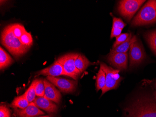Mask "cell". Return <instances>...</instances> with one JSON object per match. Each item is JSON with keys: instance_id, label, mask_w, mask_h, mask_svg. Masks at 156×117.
<instances>
[{"instance_id": "ba28073f", "label": "cell", "mask_w": 156, "mask_h": 117, "mask_svg": "<svg viewBox=\"0 0 156 117\" xmlns=\"http://www.w3.org/2000/svg\"><path fill=\"white\" fill-rule=\"evenodd\" d=\"M47 80L58 87L60 91L65 93L74 92L77 88V82L76 81L51 76H47Z\"/></svg>"}, {"instance_id": "d6986e66", "label": "cell", "mask_w": 156, "mask_h": 117, "mask_svg": "<svg viewBox=\"0 0 156 117\" xmlns=\"http://www.w3.org/2000/svg\"><path fill=\"white\" fill-rule=\"evenodd\" d=\"M106 84V75L105 72L101 68H100L96 75V90L98 92L99 90L103 89Z\"/></svg>"}, {"instance_id": "6da1fadb", "label": "cell", "mask_w": 156, "mask_h": 117, "mask_svg": "<svg viewBox=\"0 0 156 117\" xmlns=\"http://www.w3.org/2000/svg\"><path fill=\"white\" fill-rule=\"evenodd\" d=\"M124 111L129 117H156V101L149 97H141Z\"/></svg>"}, {"instance_id": "3957f363", "label": "cell", "mask_w": 156, "mask_h": 117, "mask_svg": "<svg viewBox=\"0 0 156 117\" xmlns=\"http://www.w3.org/2000/svg\"><path fill=\"white\" fill-rule=\"evenodd\" d=\"M156 22V0L148 1L133 18L131 25L143 26Z\"/></svg>"}, {"instance_id": "4316f807", "label": "cell", "mask_w": 156, "mask_h": 117, "mask_svg": "<svg viewBox=\"0 0 156 117\" xmlns=\"http://www.w3.org/2000/svg\"><path fill=\"white\" fill-rule=\"evenodd\" d=\"M122 29H119V28H112L110 38H113L117 37L120 34H122Z\"/></svg>"}, {"instance_id": "cb8c5ba5", "label": "cell", "mask_w": 156, "mask_h": 117, "mask_svg": "<svg viewBox=\"0 0 156 117\" xmlns=\"http://www.w3.org/2000/svg\"><path fill=\"white\" fill-rule=\"evenodd\" d=\"M129 36V34L128 33H122L121 34H120L119 36L116 37V40H115L114 44H113L112 49H114L118 46L124 43L128 39Z\"/></svg>"}, {"instance_id": "83f0119b", "label": "cell", "mask_w": 156, "mask_h": 117, "mask_svg": "<svg viewBox=\"0 0 156 117\" xmlns=\"http://www.w3.org/2000/svg\"><path fill=\"white\" fill-rule=\"evenodd\" d=\"M153 96H154V99H155V101H156V91H155V92L153 93Z\"/></svg>"}, {"instance_id": "ffe728a7", "label": "cell", "mask_w": 156, "mask_h": 117, "mask_svg": "<svg viewBox=\"0 0 156 117\" xmlns=\"http://www.w3.org/2000/svg\"><path fill=\"white\" fill-rule=\"evenodd\" d=\"M35 85H36V80H34V81L32 82L29 88L25 91L24 94L25 97L29 102L30 103L33 102L36 98V93L35 90Z\"/></svg>"}, {"instance_id": "52a82bcc", "label": "cell", "mask_w": 156, "mask_h": 117, "mask_svg": "<svg viewBox=\"0 0 156 117\" xmlns=\"http://www.w3.org/2000/svg\"><path fill=\"white\" fill-rule=\"evenodd\" d=\"M146 57L143 46L139 39H136L130 45L129 47V67L137 66Z\"/></svg>"}, {"instance_id": "7402d4cb", "label": "cell", "mask_w": 156, "mask_h": 117, "mask_svg": "<svg viewBox=\"0 0 156 117\" xmlns=\"http://www.w3.org/2000/svg\"><path fill=\"white\" fill-rule=\"evenodd\" d=\"M20 42L25 47L29 49L30 47L32 46L33 44V38L31 34L27 31L25 32L21 38H19Z\"/></svg>"}, {"instance_id": "8992f818", "label": "cell", "mask_w": 156, "mask_h": 117, "mask_svg": "<svg viewBox=\"0 0 156 117\" xmlns=\"http://www.w3.org/2000/svg\"><path fill=\"white\" fill-rule=\"evenodd\" d=\"M77 53H69L59 57L58 62L61 64L66 76L77 80L80 73L77 70L75 65V60Z\"/></svg>"}, {"instance_id": "7a4b0ae2", "label": "cell", "mask_w": 156, "mask_h": 117, "mask_svg": "<svg viewBox=\"0 0 156 117\" xmlns=\"http://www.w3.org/2000/svg\"><path fill=\"white\" fill-rule=\"evenodd\" d=\"M2 44L15 57H19L27 53L28 48L21 43L12 32L10 25L6 26L1 34Z\"/></svg>"}, {"instance_id": "30bf717a", "label": "cell", "mask_w": 156, "mask_h": 117, "mask_svg": "<svg viewBox=\"0 0 156 117\" xmlns=\"http://www.w3.org/2000/svg\"><path fill=\"white\" fill-rule=\"evenodd\" d=\"M38 75H43L44 76H56L65 75L66 76L62 65L56 60L52 65L46 68L42 69L37 72Z\"/></svg>"}, {"instance_id": "ac0fdd59", "label": "cell", "mask_w": 156, "mask_h": 117, "mask_svg": "<svg viewBox=\"0 0 156 117\" xmlns=\"http://www.w3.org/2000/svg\"><path fill=\"white\" fill-rule=\"evenodd\" d=\"M144 37L151 49L156 55V30L146 32Z\"/></svg>"}, {"instance_id": "e0dca14e", "label": "cell", "mask_w": 156, "mask_h": 117, "mask_svg": "<svg viewBox=\"0 0 156 117\" xmlns=\"http://www.w3.org/2000/svg\"><path fill=\"white\" fill-rule=\"evenodd\" d=\"M30 103L25 97L24 94L20 96L17 97L13 100L11 104V106L14 108L24 109L28 107Z\"/></svg>"}, {"instance_id": "f546056e", "label": "cell", "mask_w": 156, "mask_h": 117, "mask_svg": "<svg viewBox=\"0 0 156 117\" xmlns=\"http://www.w3.org/2000/svg\"><path fill=\"white\" fill-rule=\"evenodd\" d=\"M155 89H156V83H155Z\"/></svg>"}, {"instance_id": "4fadbf2b", "label": "cell", "mask_w": 156, "mask_h": 117, "mask_svg": "<svg viewBox=\"0 0 156 117\" xmlns=\"http://www.w3.org/2000/svg\"><path fill=\"white\" fill-rule=\"evenodd\" d=\"M16 112L18 117H36L44 114L33 102L30 103V105L25 109H16Z\"/></svg>"}, {"instance_id": "5bb4252c", "label": "cell", "mask_w": 156, "mask_h": 117, "mask_svg": "<svg viewBox=\"0 0 156 117\" xmlns=\"http://www.w3.org/2000/svg\"><path fill=\"white\" fill-rule=\"evenodd\" d=\"M137 39L136 36H132L131 33L129 34L128 38L124 43L117 46L114 49H112L110 50V53H109L113 54V53H127L130 47V45L133 42L135 41Z\"/></svg>"}, {"instance_id": "9c48e42d", "label": "cell", "mask_w": 156, "mask_h": 117, "mask_svg": "<svg viewBox=\"0 0 156 117\" xmlns=\"http://www.w3.org/2000/svg\"><path fill=\"white\" fill-rule=\"evenodd\" d=\"M110 65L119 70H126L128 65V54L125 53H109L107 58Z\"/></svg>"}, {"instance_id": "d4e9b609", "label": "cell", "mask_w": 156, "mask_h": 117, "mask_svg": "<svg viewBox=\"0 0 156 117\" xmlns=\"http://www.w3.org/2000/svg\"><path fill=\"white\" fill-rule=\"evenodd\" d=\"M112 17H113V26L112 28H119V29H123L126 24L123 22L122 20L120 18H117L115 16H113L112 14Z\"/></svg>"}, {"instance_id": "603a6c76", "label": "cell", "mask_w": 156, "mask_h": 117, "mask_svg": "<svg viewBox=\"0 0 156 117\" xmlns=\"http://www.w3.org/2000/svg\"><path fill=\"white\" fill-rule=\"evenodd\" d=\"M35 90L36 96L38 97H43L44 95V84L41 79L36 80Z\"/></svg>"}, {"instance_id": "5b68a950", "label": "cell", "mask_w": 156, "mask_h": 117, "mask_svg": "<svg viewBox=\"0 0 156 117\" xmlns=\"http://www.w3.org/2000/svg\"><path fill=\"white\" fill-rule=\"evenodd\" d=\"M145 1L144 0H123L119 2L118 10L121 15L128 21L131 20L136 11Z\"/></svg>"}, {"instance_id": "8fae6325", "label": "cell", "mask_w": 156, "mask_h": 117, "mask_svg": "<svg viewBox=\"0 0 156 117\" xmlns=\"http://www.w3.org/2000/svg\"><path fill=\"white\" fill-rule=\"evenodd\" d=\"M44 97L58 104L61 98L60 92L56 89L53 84L46 79L44 80Z\"/></svg>"}, {"instance_id": "44dd1931", "label": "cell", "mask_w": 156, "mask_h": 117, "mask_svg": "<svg viewBox=\"0 0 156 117\" xmlns=\"http://www.w3.org/2000/svg\"><path fill=\"white\" fill-rule=\"evenodd\" d=\"M10 26H11V30L13 34L19 39L21 38V36L27 31L22 24H11Z\"/></svg>"}, {"instance_id": "277c9868", "label": "cell", "mask_w": 156, "mask_h": 117, "mask_svg": "<svg viewBox=\"0 0 156 117\" xmlns=\"http://www.w3.org/2000/svg\"><path fill=\"white\" fill-rule=\"evenodd\" d=\"M100 68L104 71L106 75L105 86L101 90V96H102L109 90L117 88L122 78L119 74L120 70L112 68L103 62L100 63Z\"/></svg>"}, {"instance_id": "f1b7e54d", "label": "cell", "mask_w": 156, "mask_h": 117, "mask_svg": "<svg viewBox=\"0 0 156 117\" xmlns=\"http://www.w3.org/2000/svg\"><path fill=\"white\" fill-rule=\"evenodd\" d=\"M52 117V116H40V117Z\"/></svg>"}, {"instance_id": "2e32d148", "label": "cell", "mask_w": 156, "mask_h": 117, "mask_svg": "<svg viewBox=\"0 0 156 117\" xmlns=\"http://www.w3.org/2000/svg\"><path fill=\"white\" fill-rule=\"evenodd\" d=\"M14 62L10 55L1 47L0 48V69H4Z\"/></svg>"}, {"instance_id": "9a60e30c", "label": "cell", "mask_w": 156, "mask_h": 117, "mask_svg": "<svg viewBox=\"0 0 156 117\" xmlns=\"http://www.w3.org/2000/svg\"><path fill=\"white\" fill-rule=\"evenodd\" d=\"M75 65L77 70L81 74L89 66L93 65V63L90 62L84 55L77 53L75 60Z\"/></svg>"}, {"instance_id": "7c38bea8", "label": "cell", "mask_w": 156, "mask_h": 117, "mask_svg": "<svg viewBox=\"0 0 156 117\" xmlns=\"http://www.w3.org/2000/svg\"><path fill=\"white\" fill-rule=\"evenodd\" d=\"M34 104L38 108L43 110L49 113H56L58 111V107L51 100L45 97H36L33 101Z\"/></svg>"}, {"instance_id": "484cf974", "label": "cell", "mask_w": 156, "mask_h": 117, "mask_svg": "<svg viewBox=\"0 0 156 117\" xmlns=\"http://www.w3.org/2000/svg\"><path fill=\"white\" fill-rule=\"evenodd\" d=\"M0 117H10V112L9 109L5 105L0 106Z\"/></svg>"}]
</instances>
